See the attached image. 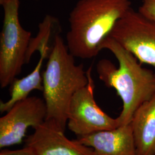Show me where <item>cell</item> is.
<instances>
[{
  "instance_id": "cell-9",
  "label": "cell",
  "mask_w": 155,
  "mask_h": 155,
  "mask_svg": "<svg viewBox=\"0 0 155 155\" xmlns=\"http://www.w3.org/2000/svg\"><path fill=\"white\" fill-rule=\"evenodd\" d=\"M95 155H138L130 124L78 137Z\"/></svg>"
},
{
  "instance_id": "cell-2",
  "label": "cell",
  "mask_w": 155,
  "mask_h": 155,
  "mask_svg": "<svg viewBox=\"0 0 155 155\" xmlns=\"http://www.w3.org/2000/svg\"><path fill=\"white\" fill-rule=\"evenodd\" d=\"M130 8V0H79L68 18L66 44L70 53L83 59L95 58L102 42Z\"/></svg>"
},
{
  "instance_id": "cell-10",
  "label": "cell",
  "mask_w": 155,
  "mask_h": 155,
  "mask_svg": "<svg viewBox=\"0 0 155 155\" xmlns=\"http://www.w3.org/2000/svg\"><path fill=\"white\" fill-rule=\"evenodd\" d=\"M130 123L138 155H155V94L136 110Z\"/></svg>"
},
{
  "instance_id": "cell-8",
  "label": "cell",
  "mask_w": 155,
  "mask_h": 155,
  "mask_svg": "<svg viewBox=\"0 0 155 155\" xmlns=\"http://www.w3.org/2000/svg\"><path fill=\"white\" fill-rule=\"evenodd\" d=\"M28 136L25 146L31 147L38 155H95L94 150L78 140H71L55 121L45 120Z\"/></svg>"
},
{
  "instance_id": "cell-3",
  "label": "cell",
  "mask_w": 155,
  "mask_h": 155,
  "mask_svg": "<svg viewBox=\"0 0 155 155\" xmlns=\"http://www.w3.org/2000/svg\"><path fill=\"white\" fill-rule=\"evenodd\" d=\"M74 58L61 35H58L42 73L46 120H54L64 130L73 96L89 83L87 72L82 64H75Z\"/></svg>"
},
{
  "instance_id": "cell-12",
  "label": "cell",
  "mask_w": 155,
  "mask_h": 155,
  "mask_svg": "<svg viewBox=\"0 0 155 155\" xmlns=\"http://www.w3.org/2000/svg\"><path fill=\"white\" fill-rule=\"evenodd\" d=\"M61 32L59 19L50 15H46L43 21L39 24L38 35L31 40L26 55V64L29 62L35 52H39L43 48L51 51L56 37L60 35Z\"/></svg>"
},
{
  "instance_id": "cell-5",
  "label": "cell",
  "mask_w": 155,
  "mask_h": 155,
  "mask_svg": "<svg viewBox=\"0 0 155 155\" xmlns=\"http://www.w3.org/2000/svg\"><path fill=\"white\" fill-rule=\"evenodd\" d=\"M140 62L155 67V21L130 8L109 36Z\"/></svg>"
},
{
  "instance_id": "cell-15",
  "label": "cell",
  "mask_w": 155,
  "mask_h": 155,
  "mask_svg": "<svg viewBox=\"0 0 155 155\" xmlns=\"http://www.w3.org/2000/svg\"><path fill=\"white\" fill-rule=\"evenodd\" d=\"M36 1H38V0H36Z\"/></svg>"
},
{
  "instance_id": "cell-7",
  "label": "cell",
  "mask_w": 155,
  "mask_h": 155,
  "mask_svg": "<svg viewBox=\"0 0 155 155\" xmlns=\"http://www.w3.org/2000/svg\"><path fill=\"white\" fill-rule=\"evenodd\" d=\"M46 117L44 99L28 97L17 102L0 118V148L21 144L28 128L35 129L45 122Z\"/></svg>"
},
{
  "instance_id": "cell-11",
  "label": "cell",
  "mask_w": 155,
  "mask_h": 155,
  "mask_svg": "<svg viewBox=\"0 0 155 155\" xmlns=\"http://www.w3.org/2000/svg\"><path fill=\"white\" fill-rule=\"evenodd\" d=\"M51 50L44 48L39 51L40 59L33 71L21 79L15 78L10 84L11 98L6 102H0L1 113L7 112L17 102L28 98L33 90H43V80L41 68L45 59L48 58Z\"/></svg>"
},
{
  "instance_id": "cell-14",
  "label": "cell",
  "mask_w": 155,
  "mask_h": 155,
  "mask_svg": "<svg viewBox=\"0 0 155 155\" xmlns=\"http://www.w3.org/2000/svg\"><path fill=\"white\" fill-rule=\"evenodd\" d=\"M0 155H38V154L32 148L25 146L23 148L20 150H1Z\"/></svg>"
},
{
  "instance_id": "cell-4",
  "label": "cell",
  "mask_w": 155,
  "mask_h": 155,
  "mask_svg": "<svg viewBox=\"0 0 155 155\" xmlns=\"http://www.w3.org/2000/svg\"><path fill=\"white\" fill-rule=\"evenodd\" d=\"M4 19L0 35V85H10L26 64L32 33L23 28L19 20L20 0H0Z\"/></svg>"
},
{
  "instance_id": "cell-13",
  "label": "cell",
  "mask_w": 155,
  "mask_h": 155,
  "mask_svg": "<svg viewBox=\"0 0 155 155\" xmlns=\"http://www.w3.org/2000/svg\"><path fill=\"white\" fill-rule=\"evenodd\" d=\"M138 11L144 16L155 21V0H141Z\"/></svg>"
},
{
  "instance_id": "cell-1",
  "label": "cell",
  "mask_w": 155,
  "mask_h": 155,
  "mask_svg": "<svg viewBox=\"0 0 155 155\" xmlns=\"http://www.w3.org/2000/svg\"><path fill=\"white\" fill-rule=\"evenodd\" d=\"M115 56L119 66L104 59L97 64L98 77L106 86L114 88L122 101L117 117L120 125L131 122L136 110L155 94V73L140 66L138 59L114 39L107 36L100 45Z\"/></svg>"
},
{
  "instance_id": "cell-6",
  "label": "cell",
  "mask_w": 155,
  "mask_h": 155,
  "mask_svg": "<svg viewBox=\"0 0 155 155\" xmlns=\"http://www.w3.org/2000/svg\"><path fill=\"white\" fill-rule=\"evenodd\" d=\"M91 68L90 67L87 71L89 83L74 94L68 110L67 127L78 137L121 126L117 118L107 115L96 103Z\"/></svg>"
}]
</instances>
